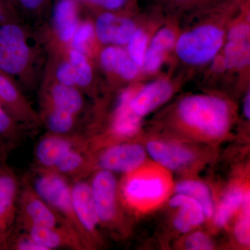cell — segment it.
Returning a JSON list of instances; mask_svg holds the SVG:
<instances>
[{"mask_svg":"<svg viewBox=\"0 0 250 250\" xmlns=\"http://www.w3.org/2000/svg\"><path fill=\"white\" fill-rule=\"evenodd\" d=\"M38 57L34 36L27 29L11 21L0 25V70L3 73L15 82L30 83L34 80Z\"/></svg>","mask_w":250,"mask_h":250,"instance_id":"cell-1","label":"cell"},{"mask_svg":"<svg viewBox=\"0 0 250 250\" xmlns=\"http://www.w3.org/2000/svg\"><path fill=\"white\" fill-rule=\"evenodd\" d=\"M179 113L189 126L213 137L225 134L229 124L228 104L215 97H188L179 104Z\"/></svg>","mask_w":250,"mask_h":250,"instance_id":"cell-2","label":"cell"},{"mask_svg":"<svg viewBox=\"0 0 250 250\" xmlns=\"http://www.w3.org/2000/svg\"><path fill=\"white\" fill-rule=\"evenodd\" d=\"M42 169L36 174L31 188L79 233L82 240L80 226L72 208L71 186L63 175Z\"/></svg>","mask_w":250,"mask_h":250,"instance_id":"cell-3","label":"cell"},{"mask_svg":"<svg viewBox=\"0 0 250 250\" xmlns=\"http://www.w3.org/2000/svg\"><path fill=\"white\" fill-rule=\"evenodd\" d=\"M223 36V31L214 26L197 28L179 38L176 46L177 54L187 63H205L218 53Z\"/></svg>","mask_w":250,"mask_h":250,"instance_id":"cell-4","label":"cell"},{"mask_svg":"<svg viewBox=\"0 0 250 250\" xmlns=\"http://www.w3.org/2000/svg\"><path fill=\"white\" fill-rule=\"evenodd\" d=\"M18 220L24 229L29 227L54 228L62 224H67L37 195L31 186L26 188L18 198L16 220Z\"/></svg>","mask_w":250,"mask_h":250,"instance_id":"cell-5","label":"cell"},{"mask_svg":"<svg viewBox=\"0 0 250 250\" xmlns=\"http://www.w3.org/2000/svg\"><path fill=\"white\" fill-rule=\"evenodd\" d=\"M18 183L7 167H0V250H6L17 218Z\"/></svg>","mask_w":250,"mask_h":250,"instance_id":"cell-6","label":"cell"},{"mask_svg":"<svg viewBox=\"0 0 250 250\" xmlns=\"http://www.w3.org/2000/svg\"><path fill=\"white\" fill-rule=\"evenodd\" d=\"M90 186L99 223H111L117 213L118 184L113 172L99 170Z\"/></svg>","mask_w":250,"mask_h":250,"instance_id":"cell-7","label":"cell"},{"mask_svg":"<svg viewBox=\"0 0 250 250\" xmlns=\"http://www.w3.org/2000/svg\"><path fill=\"white\" fill-rule=\"evenodd\" d=\"M72 208L80 226L83 243L96 231L99 223L90 184L77 179L71 186Z\"/></svg>","mask_w":250,"mask_h":250,"instance_id":"cell-8","label":"cell"},{"mask_svg":"<svg viewBox=\"0 0 250 250\" xmlns=\"http://www.w3.org/2000/svg\"><path fill=\"white\" fill-rule=\"evenodd\" d=\"M146 157L142 146L123 143L106 149L99 157L97 166L100 170L111 172H129L142 165Z\"/></svg>","mask_w":250,"mask_h":250,"instance_id":"cell-9","label":"cell"},{"mask_svg":"<svg viewBox=\"0 0 250 250\" xmlns=\"http://www.w3.org/2000/svg\"><path fill=\"white\" fill-rule=\"evenodd\" d=\"M0 104L19 123L36 125L40 118L24 96L17 83L0 72Z\"/></svg>","mask_w":250,"mask_h":250,"instance_id":"cell-10","label":"cell"},{"mask_svg":"<svg viewBox=\"0 0 250 250\" xmlns=\"http://www.w3.org/2000/svg\"><path fill=\"white\" fill-rule=\"evenodd\" d=\"M95 36L100 42L106 45H126L136 30L134 22L129 18L112 11H104L97 18Z\"/></svg>","mask_w":250,"mask_h":250,"instance_id":"cell-11","label":"cell"},{"mask_svg":"<svg viewBox=\"0 0 250 250\" xmlns=\"http://www.w3.org/2000/svg\"><path fill=\"white\" fill-rule=\"evenodd\" d=\"M25 230L28 236L47 250L60 248L82 250L85 247L79 233L67 224L54 228L29 227Z\"/></svg>","mask_w":250,"mask_h":250,"instance_id":"cell-12","label":"cell"},{"mask_svg":"<svg viewBox=\"0 0 250 250\" xmlns=\"http://www.w3.org/2000/svg\"><path fill=\"white\" fill-rule=\"evenodd\" d=\"M80 1L58 0L52 12V31L62 45H70L80 23Z\"/></svg>","mask_w":250,"mask_h":250,"instance_id":"cell-13","label":"cell"},{"mask_svg":"<svg viewBox=\"0 0 250 250\" xmlns=\"http://www.w3.org/2000/svg\"><path fill=\"white\" fill-rule=\"evenodd\" d=\"M81 146V139L66 135H47L38 143L36 158L42 168L51 170L73 148Z\"/></svg>","mask_w":250,"mask_h":250,"instance_id":"cell-14","label":"cell"},{"mask_svg":"<svg viewBox=\"0 0 250 250\" xmlns=\"http://www.w3.org/2000/svg\"><path fill=\"white\" fill-rule=\"evenodd\" d=\"M170 205L179 208L174 220V226L180 232H188L205 220L206 216L202 205L192 197L177 193L170 199Z\"/></svg>","mask_w":250,"mask_h":250,"instance_id":"cell-15","label":"cell"},{"mask_svg":"<svg viewBox=\"0 0 250 250\" xmlns=\"http://www.w3.org/2000/svg\"><path fill=\"white\" fill-rule=\"evenodd\" d=\"M172 88L168 82L157 81L146 85L136 96L131 98L130 105L139 118L150 113L170 98Z\"/></svg>","mask_w":250,"mask_h":250,"instance_id":"cell-16","label":"cell"},{"mask_svg":"<svg viewBox=\"0 0 250 250\" xmlns=\"http://www.w3.org/2000/svg\"><path fill=\"white\" fill-rule=\"evenodd\" d=\"M83 103L80 89L54 81L47 87L43 102V104L65 110L77 116L83 109Z\"/></svg>","mask_w":250,"mask_h":250,"instance_id":"cell-17","label":"cell"},{"mask_svg":"<svg viewBox=\"0 0 250 250\" xmlns=\"http://www.w3.org/2000/svg\"><path fill=\"white\" fill-rule=\"evenodd\" d=\"M147 150L156 162L170 170L182 168L194 159L193 154L187 148L160 141L148 143Z\"/></svg>","mask_w":250,"mask_h":250,"instance_id":"cell-18","label":"cell"},{"mask_svg":"<svg viewBox=\"0 0 250 250\" xmlns=\"http://www.w3.org/2000/svg\"><path fill=\"white\" fill-rule=\"evenodd\" d=\"M166 191L165 182L160 177H134L124 186L125 196L131 202L157 200Z\"/></svg>","mask_w":250,"mask_h":250,"instance_id":"cell-19","label":"cell"},{"mask_svg":"<svg viewBox=\"0 0 250 250\" xmlns=\"http://www.w3.org/2000/svg\"><path fill=\"white\" fill-rule=\"evenodd\" d=\"M100 62L106 71L126 80L134 79L139 70V66L133 62L127 52L120 46L111 45L104 49L100 54Z\"/></svg>","mask_w":250,"mask_h":250,"instance_id":"cell-20","label":"cell"},{"mask_svg":"<svg viewBox=\"0 0 250 250\" xmlns=\"http://www.w3.org/2000/svg\"><path fill=\"white\" fill-rule=\"evenodd\" d=\"M132 95L125 91L120 97L113 122V131L119 137H130L136 134L140 126V118L130 105Z\"/></svg>","mask_w":250,"mask_h":250,"instance_id":"cell-21","label":"cell"},{"mask_svg":"<svg viewBox=\"0 0 250 250\" xmlns=\"http://www.w3.org/2000/svg\"><path fill=\"white\" fill-rule=\"evenodd\" d=\"M249 31V27L243 24L230 31L225 49L227 67L243 66L249 62V44L247 41Z\"/></svg>","mask_w":250,"mask_h":250,"instance_id":"cell-22","label":"cell"},{"mask_svg":"<svg viewBox=\"0 0 250 250\" xmlns=\"http://www.w3.org/2000/svg\"><path fill=\"white\" fill-rule=\"evenodd\" d=\"M77 118L70 112L43 104L40 120L44 122L51 134L67 135L75 127Z\"/></svg>","mask_w":250,"mask_h":250,"instance_id":"cell-23","label":"cell"},{"mask_svg":"<svg viewBox=\"0 0 250 250\" xmlns=\"http://www.w3.org/2000/svg\"><path fill=\"white\" fill-rule=\"evenodd\" d=\"M176 192L184 194L196 200L203 208L206 217H211L213 214V201L208 187L197 181H184L177 184Z\"/></svg>","mask_w":250,"mask_h":250,"instance_id":"cell-24","label":"cell"},{"mask_svg":"<svg viewBox=\"0 0 250 250\" xmlns=\"http://www.w3.org/2000/svg\"><path fill=\"white\" fill-rule=\"evenodd\" d=\"M66 57L73 68L77 88L80 90L88 88L93 79V68L88 56L76 49L67 47Z\"/></svg>","mask_w":250,"mask_h":250,"instance_id":"cell-25","label":"cell"},{"mask_svg":"<svg viewBox=\"0 0 250 250\" xmlns=\"http://www.w3.org/2000/svg\"><path fill=\"white\" fill-rule=\"evenodd\" d=\"M245 193L241 188H233L223 197L215 213V221L219 227L225 226L243 203Z\"/></svg>","mask_w":250,"mask_h":250,"instance_id":"cell-26","label":"cell"},{"mask_svg":"<svg viewBox=\"0 0 250 250\" xmlns=\"http://www.w3.org/2000/svg\"><path fill=\"white\" fill-rule=\"evenodd\" d=\"M85 163L84 153L81 146H77L69 151L50 170L63 176L75 175L77 179L84 169Z\"/></svg>","mask_w":250,"mask_h":250,"instance_id":"cell-27","label":"cell"},{"mask_svg":"<svg viewBox=\"0 0 250 250\" xmlns=\"http://www.w3.org/2000/svg\"><path fill=\"white\" fill-rule=\"evenodd\" d=\"M95 36V27L88 21H80L69 47L89 55Z\"/></svg>","mask_w":250,"mask_h":250,"instance_id":"cell-28","label":"cell"},{"mask_svg":"<svg viewBox=\"0 0 250 250\" xmlns=\"http://www.w3.org/2000/svg\"><path fill=\"white\" fill-rule=\"evenodd\" d=\"M242 210L235 226L234 233L237 241L243 246H249L250 243V194L247 191L244 195Z\"/></svg>","mask_w":250,"mask_h":250,"instance_id":"cell-29","label":"cell"},{"mask_svg":"<svg viewBox=\"0 0 250 250\" xmlns=\"http://www.w3.org/2000/svg\"><path fill=\"white\" fill-rule=\"evenodd\" d=\"M147 44V36L141 29H136L126 43L127 53L138 66L143 65Z\"/></svg>","mask_w":250,"mask_h":250,"instance_id":"cell-30","label":"cell"},{"mask_svg":"<svg viewBox=\"0 0 250 250\" xmlns=\"http://www.w3.org/2000/svg\"><path fill=\"white\" fill-rule=\"evenodd\" d=\"M18 123L19 122L0 104V138L4 141L16 139L20 131Z\"/></svg>","mask_w":250,"mask_h":250,"instance_id":"cell-31","label":"cell"},{"mask_svg":"<svg viewBox=\"0 0 250 250\" xmlns=\"http://www.w3.org/2000/svg\"><path fill=\"white\" fill-rule=\"evenodd\" d=\"M54 82L62 84L77 87L76 79L74 74L73 68L66 55L59 62L55 67Z\"/></svg>","mask_w":250,"mask_h":250,"instance_id":"cell-32","label":"cell"},{"mask_svg":"<svg viewBox=\"0 0 250 250\" xmlns=\"http://www.w3.org/2000/svg\"><path fill=\"white\" fill-rule=\"evenodd\" d=\"M175 37L170 29H163L153 38L150 48L164 54V52L172 48L174 45Z\"/></svg>","mask_w":250,"mask_h":250,"instance_id":"cell-33","label":"cell"},{"mask_svg":"<svg viewBox=\"0 0 250 250\" xmlns=\"http://www.w3.org/2000/svg\"><path fill=\"white\" fill-rule=\"evenodd\" d=\"M214 248L209 237L202 232L192 233L186 241V248L190 250H210Z\"/></svg>","mask_w":250,"mask_h":250,"instance_id":"cell-34","label":"cell"},{"mask_svg":"<svg viewBox=\"0 0 250 250\" xmlns=\"http://www.w3.org/2000/svg\"><path fill=\"white\" fill-rule=\"evenodd\" d=\"M24 12L31 16H41L48 8L50 0H14Z\"/></svg>","mask_w":250,"mask_h":250,"instance_id":"cell-35","label":"cell"},{"mask_svg":"<svg viewBox=\"0 0 250 250\" xmlns=\"http://www.w3.org/2000/svg\"><path fill=\"white\" fill-rule=\"evenodd\" d=\"M47 250L44 247L34 241L28 235L16 238L11 237L8 243L6 250Z\"/></svg>","mask_w":250,"mask_h":250,"instance_id":"cell-36","label":"cell"},{"mask_svg":"<svg viewBox=\"0 0 250 250\" xmlns=\"http://www.w3.org/2000/svg\"><path fill=\"white\" fill-rule=\"evenodd\" d=\"M85 4L95 6L105 11L116 12L124 9L130 0H82Z\"/></svg>","mask_w":250,"mask_h":250,"instance_id":"cell-37","label":"cell"},{"mask_svg":"<svg viewBox=\"0 0 250 250\" xmlns=\"http://www.w3.org/2000/svg\"><path fill=\"white\" fill-rule=\"evenodd\" d=\"M163 54H164L157 52L150 47L146 50L142 65L146 70L148 72H154L158 70L162 63L164 59Z\"/></svg>","mask_w":250,"mask_h":250,"instance_id":"cell-38","label":"cell"},{"mask_svg":"<svg viewBox=\"0 0 250 250\" xmlns=\"http://www.w3.org/2000/svg\"><path fill=\"white\" fill-rule=\"evenodd\" d=\"M8 17H9V14H8L6 5L2 0H0V25L9 21Z\"/></svg>","mask_w":250,"mask_h":250,"instance_id":"cell-39","label":"cell"},{"mask_svg":"<svg viewBox=\"0 0 250 250\" xmlns=\"http://www.w3.org/2000/svg\"><path fill=\"white\" fill-rule=\"evenodd\" d=\"M169 2L172 3L174 4L179 5H190L197 4V3L202 2V1H206L207 0H167Z\"/></svg>","mask_w":250,"mask_h":250,"instance_id":"cell-40","label":"cell"},{"mask_svg":"<svg viewBox=\"0 0 250 250\" xmlns=\"http://www.w3.org/2000/svg\"><path fill=\"white\" fill-rule=\"evenodd\" d=\"M244 113L246 118L250 119V93L247 95L244 103Z\"/></svg>","mask_w":250,"mask_h":250,"instance_id":"cell-41","label":"cell"},{"mask_svg":"<svg viewBox=\"0 0 250 250\" xmlns=\"http://www.w3.org/2000/svg\"><path fill=\"white\" fill-rule=\"evenodd\" d=\"M4 142V140L0 138V159L4 157L6 153V146Z\"/></svg>","mask_w":250,"mask_h":250,"instance_id":"cell-42","label":"cell"},{"mask_svg":"<svg viewBox=\"0 0 250 250\" xmlns=\"http://www.w3.org/2000/svg\"><path fill=\"white\" fill-rule=\"evenodd\" d=\"M10 1H13V2H14V0H10Z\"/></svg>","mask_w":250,"mask_h":250,"instance_id":"cell-43","label":"cell"},{"mask_svg":"<svg viewBox=\"0 0 250 250\" xmlns=\"http://www.w3.org/2000/svg\"><path fill=\"white\" fill-rule=\"evenodd\" d=\"M0 72H1V73H3V72H1V70H0ZM3 74H4V73H3Z\"/></svg>","mask_w":250,"mask_h":250,"instance_id":"cell-44","label":"cell"},{"mask_svg":"<svg viewBox=\"0 0 250 250\" xmlns=\"http://www.w3.org/2000/svg\"><path fill=\"white\" fill-rule=\"evenodd\" d=\"M78 1H82V0H78Z\"/></svg>","mask_w":250,"mask_h":250,"instance_id":"cell-45","label":"cell"}]
</instances>
